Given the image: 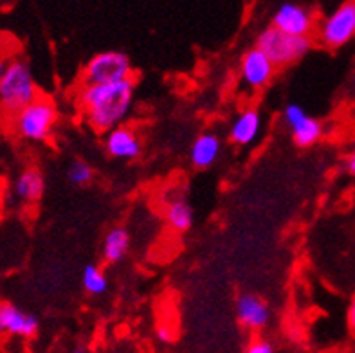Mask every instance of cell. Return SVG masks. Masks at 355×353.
<instances>
[{"instance_id": "cell-23", "label": "cell", "mask_w": 355, "mask_h": 353, "mask_svg": "<svg viewBox=\"0 0 355 353\" xmlns=\"http://www.w3.org/2000/svg\"><path fill=\"white\" fill-rule=\"evenodd\" d=\"M6 67H8V60L0 58V81H2V76H4Z\"/></svg>"}, {"instance_id": "cell-8", "label": "cell", "mask_w": 355, "mask_h": 353, "mask_svg": "<svg viewBox=\"0 0 355 353\" xmlns=\"http://www.w3.org/2000/svg\"><path fill=\"white\" fill-rule=\"evenodd\" d=\"M284 119L287 123L293 141L300 148H309L315 144L323 135V125L315 117L309 116L305 108L296 103L285 107Z\"/></svg>"}, {"instance_id": "cell-18", "label": "cell", "mask_w": 355, "mask_h": 353, "mask_svg": "<svg viewBox=\"0 0 355 353\" xmlns=\"http://www.w3.org/2000/svg\"><path fill=\"white\" fill-rule=\"evenodd\" d=\"M81 283L83 289L89 292L90 295H103L108 289V279L105 273L96 265H87L81 274Z\"/></svg>"}, {"instance_id": "cell-15", "label": "cell", "mask_w": 355, "mask_h": 353, "mask_svg": "<svg viewBox=\"0 0 355 353\" xmlns=\"http://www.w3.org/2000/svg\"><path fill=\"white\" fill-rule=\"evenodd\" d=\"M45 179L38 168H27L18 175L13 184L15 197L20 198L26 204H36L44 197Z\"/></svg>"}, {"instance_id": "cell-11", "label": "cell", "mask_w": 355, "mask_h": 353, "mask_svg": "<svg viewBox=\"0 0 355 353\" xmlns=\"http://www.w3.org/2000/svg\"><path fill=\"white\" fill-rule=\"evenodd\" d=\"M105 150L112 159L119 161H134L143 152L139 134L134 128L117 125L105 134Z\"/></svg>"}, {"instance_id": "cell-2", "label": "cell", "mask_w": 355, "mask_h": 353, "mask_svg": "<svg viewBox=\"0 0 355 353\" xmlns=\"http://www.w3.org/2000/svg\"><path fill=\"white\" fill-rule=\"evenodd\" d=\"M38 98V87L26 60L8 62L4 76L0 81V110L13 117L18 110Z\"/></svg>"}, {"instance_id": "cell-12", "label": "cell", "mask_w": 355, "mask_h": 353, "mask_svg": "<svg viewBox=\"0 0 355 353\" xmlns=\"http://www.w3.org/2000/svg\"><path fill=\"white\" fill-rule=\"evenodd\" d=\"M234 313L243 328L258 332L266 328L270 321V309L260 295L242 292L234 301Z\"/></svg>"}, {"instance_id": "cell-21", "label": "cell", "mask_w": 355, "mask_h": 353, "mask_svg": "<svg viewBox=\"0 0 355 353\" xmlns=\"http://www.w3.org/2000/svg\"><path fill=\"white\" fill-rule=\"evenodd\" d=\"M347 319H348V328H350V332L355 336V295H354V300H352L350 307H348Z\"/></svg>"}, {"instance_id": "cell-9", "label": "cell", "mask_w": 355, "mask_h": 353, "mask_svg": "<svg viewBox=\"0 0 355 353\" xmlns=\"http://www.w3.org/2000/svg\"><path fill=\"white\" fill-rule=\"evenodd\" d=\"M279 31L288 35L311 36L314 31L315 18L311 9L303 8L294 2H284L272 15V24Z\"/></svg>"}, {"instance_id": "cell-14", "label": "cell", "mask_w": 355, "mask_h": 353, "mask_svg": "<svg viewBox=\"0 0 355 353\" xmlns=\"http://www.w3.org/2000/svg\"><path fill=\"white\" fill-rule=\"evenodd\" d=\"M222 153V141L215 132H202L189 148V161L198 170L211 168Z\"/></svg>"}, {"instance_id": "cell-7", "label": "cell", "mask_w": 355, "mask_h": 353, "mask_svg": "<svg viewBox=\"0 0 355 353\" xmlns=\"http://www.w3.org/2000/svg\"><path fill=\"white\" fill-rule=\"evenodd\" d=\"M276 65L260 47H251L240 60V81L249 90L266 89L276 74Z\"/></svg>"}, {"instance_id": "cell-5", "label": "cell", "mask_w": 355, "mask_h": 353, "mask_svg": "<svg viewBox=\"0 0 355 353\" xmlns=\"http://www.w3.org/2000/svg\"><path fill=\"white\" fill-rule=\"evenodd\" d=\"M134 76L130 58L119 51L94 54L81 71V83H110Z\"/></svg>"}, {"instance_id": "cell-16", "label": "cell", "mask_w": 355, "mask_h": 353, "mask_svg": "<svg viewBox=\"0 0 355 353\" xmlns=\"http://www.w3.org/2000/svg\"><path fill=\"white\" fill-rule=\"evenodd\" d=\"M130 250V233L125 227H112L105 234L103 247H101V256L107 265H116Z\"/></svg>"}, {"instance_id": "cell-10", "label": "cell", "mask_w": 355, "mask_h": 353, "mask_svg": "<svg viewBox=\"0 0 355 353\" xmlns=\"http://www.w3.org/2000/svg\"><path fill=\"white\" fill-rule=\"evenodd\" d=\"M38 318L13 303H0V336L31 339L38 334Z\"/></svg>"}, {"instance_id": "cell-19", "label": "cell", "mask_w": 355, "mask_h": 353, "mask_svg": "<svg viewBox=\"0 0 355 353\" xmlns=\"http://www.w3.org/2000/svg\"><path fill=\"white\" fill-rule=\"evenodd\" d=\"M94 179V170L92 166L87 164L85 161H72L67 168V180L72 186L85 188Z\"/></svg>"}, {"instance_id": "cell-6", "label": "cell", "mask_w": 355, "mask_h": 353, "mask_svg": "<svg viewBox=\"0 0 355 353\" xmlns=\"http://www.w3.org/2000/svg\"><path fill=\"white\" fill-rule=\"evenodd\" d=\"M318 36L321 44L329 49H339L347 45L355 36V0H345L329 17L323 18Z\"/></svg>"}, {"instance_id": "cell-17", "label": "cell", "mask_w": 355, "mask_h": 353, "mask_svg": "<svg viewBox=\"0 0 355 353\" xmlns=\"http://www.w3.org/2000/svg\"><path fill=\"white\" fill-rule=\"evenodd\" d=\"M193 209L182 198L168 202L164 207V220L168 227L173 229L175 233H188L189 229L193 227Z\"/></svg>"}, {"instance_id": "cell-20", "label": "cell", "mask_w": 355, "mask_h": 353, "mask_svg": "<svg viewBox=\"0 0 355 353\" xmlns=\"http://www.w3.org/2000/svg\"><path fill=\"white\" fill-rule=\"evenodd\" d=\"M245 353H275V345L266 339H252L245 346Z\"/></svg>"}, {"instance_id": "cell-1", "label": "cell", "mask_w": 355, "mask_h": 353, "mask_svg": "<svg viewBox=\"0 0 355 353\" xmlns=\"http://www.w3.org/2000/svg\"><path fill=\"white\" fill-rule=\"evenodd\" d=\"M135 85L134 76L110 83H81L76 103L83 121L98 134L123 125L134 105Z\"/></svg>"}, {"instance_id": "cell-3", "label": "cell", "mask_w": 355, "mask_h": 353, "mask_svg": "<svg viewBox=\"0 0 355 353\" xmlns=\"http://www.w3.org/2000/svg\"><path fill=\"white\" fill-rule=\"evenodd\" d=\"M58 123V108L49 98H38L18 110L13 116V128L17 135L31 143H44L53 135Z\"/></svg>"}, {"instance_id": "cell-22", "label": "cell", "mask_w": 355, "mask_h": 353, "mask_svg": "<svg viewBox=\"0 0 355 353\" xmlns=\"http://www.w3.org/2000/svg\"><path fill=\"white\" fill-rule=\"evenodd\" d=\"M347 170H348V173H350L352 177H354V179H355V150L350 153V157H348Z\"/></svg>"}, {"instance_id": "cell-4", "label": "cell", "mask_w": 355, "mask_h": 353, "mask_svg": "<svg viewBox=\"0 0 355 353\" xmlns=\"http://www.w3.org/2000/svg\"><path fill=\"white\" fill-rule=\"evenodd\" d=\"M257 47H260L279 69L300 62L312 49V40L311 36L288 35L270 26L258 35Z\"/></svg>"}, {"instance_id": "cell-13", "label": "cell", "mask_w": 355, "mask_h": 353, "mask_svg": "<svg viewBox=\"0 0 355 353\" xmlns=\"http://www.w3.org/2000/svg\"><path fill=\"white\" fill-rule=\"evenodd\" d=\"M263 117L257 108H245L234 117L230 128L231 143L236 146H251L261 134Z\"/></svg>"}]
</instances>
